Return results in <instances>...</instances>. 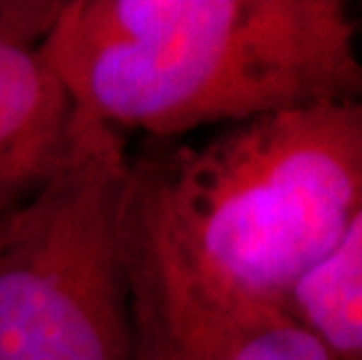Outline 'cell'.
I'll use <instances>...</instances> for the list:
<instances>
[{
  "instance_id": "obj_1",
  "label": "cell",
  "mask_w": 362,
  "mask_h": 360,
  "mask_svg": "<svg viewBox=\"0 0 362 360\" xmlns=\"http://www.w3.org/2000/svg\"><path fill=\"white\" fill-rule=\"evenodd\" d=\"M362 202V101L227 127L129 157L122 211L136 360H175L292 309Z\"/></svg>"
},
{
  "instance_id": "obj_2",
  "label": "cell",
  "mask_w": 362,
  "mask_h": 360,
  "mask_svg": "<svg viewBox=\"0 0 362 360\" xmlns=\"http://www.w3.org/2000/svg\"><path fill=\"white\" fill-rule=\"evenodd\" d=\"M40 52L80 115L161 141L362 101L341 0H73Z\"/></svg>"
},
{
  "instance_id": "obj_3",
  "label": "cell",
  "mask_w": 362,
  "mask_h": 360,
  "mask_svg": "<svg viewBox=\"0 0 362 360\" xmlns=\"http://www.w3.org/2000/svg\"><path fill=\"white\" fill-rule=\"evenodd\" d=\"M127 180L122 134L80 115L64 162L0 232V360H136Z\"/></svg>"
},
{
  "instance_id": "obj_4",
  "label": "cell",
  "mask_w": 362,
  "mask_h": 360,
  "mask_svg": "<svg viewBox=\"0 0 362 360\" xmlns=\"http://www.w3.org/2000/svg\"><path fill=\"white\" fill-rule=\"evenodd\" d=\"M80 110L40 47L0 40V209H14L64 162Z\"/></svg>"
},
{
  "instance_id": "obj_5",
  "label": "cell",
  "mask_w": 362,
  "mask_h": 360,
  "mask_svg": "<svg viewBox=\"0 0 362 360\" xmlns=\"http://www.w3.org/2000/svg\"><path fill=\"white\" fill-rule=\"evenodd\" d=\"M292 309L339 360H362V202L337 246L297 286Z\"/></svg>"
},
{
  "instance_id": "obj_6",
  "label": "cell",
  "mask_w": 362,
  "mask_h": 360,
  "mask_svg": "<svg viewBox=\"0 0 362 360\" xmlns=\"http://www.w3.org/2000/svg\"><path fill=\"white\" fill-rule=\"evenodd\" d=\"M175 360H339L295 311L276 309L225 327Z\"/></svg>"
},
{
  "instance_id": "obj_7",
  "label": "cell",
  "mask_w": 362,
  "mask_h": 360,
  "mask_svg": "<svg viewBox=\"0 0 362 360\" xmlns=\"http://www.w3.org/2000/svg\"><path fill=\"white\" fill-rule=\"evenodd\" d=\"M61 7L52 0H0V40L40 47Z\"/></svg>"
},
{
  "instance_id": "obj_8",
  "label": "cell",
  "mask_w": 362,
  "mask_h": 360,
  "mask_svg": "<svg viewBox=\"0 0 362 360\" xmlns=\"http://www.w3.org/2000/svg\"><path fill=\"white\" fill-rule=\"evenodd\" d=\"M12 209H0V232H3V225H5V218L10 216Z\"/></svg>"
}]
</instances>
